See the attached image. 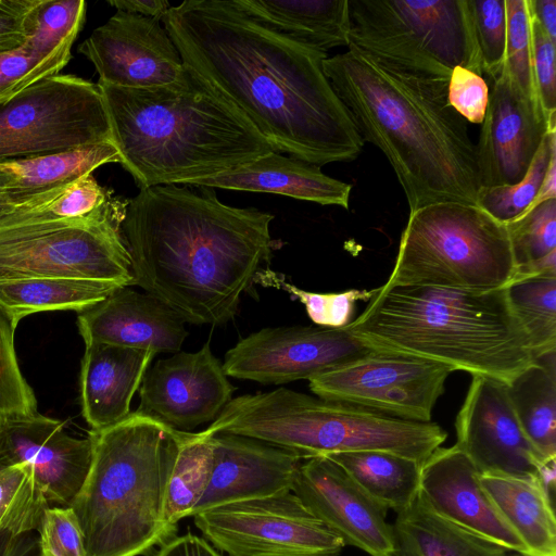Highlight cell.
<instances>
[{
  "instance_id": "obj_1",
  "label": "cell",
  "mask_w": 556,
  "mask_h": 556,
  "mask_svg": "<svg viewBox=\"0 0 556 556\" xmlns=\"http://www.w3.org/2000/svg\"><path fill=\"white\" fill-rule=\"evenodd\" d=\"M162 24L184 64L276 152L319 167L361 154L365 142L324 74L327 53L268 28L236 0H186Z\"/></svg>"
},
{
  "instance_id": "obj_2",
  "label": "cell",
  "mask_w": 556,
  "mask_h": 556,
  "mask_svg": "<svg viewBox=\"0 0 556 556\" xmlns=\"http://www.w3.org/2000/svg\"><path fill=\"white\" fill-rule=\"evenodd\" d=\"M161 185L129 200L122 232L132 286L185 323L224 325L273 256L275 216L220 202L213 188Z\"/></svg>"
},
{
  "instance_id": "obj_3",
  "label": "cell",
  "mask_w": 556,
  "mask_h": 556,
  "mask_svg": "<svg viewBox=\"0 0 556 556\" xmlns=\"http://www.w3.org/2000/svg\"><path fill=\"white\" fill-rule=\"evenodd\" d=\"M323 62L364 142L388 159L409 212L445 201L477 205L476 144L448 103V79L401 70L350 43Z\"/></svg>"
},
{
  "instance_id": "obj_4",
  "label": "cell",
  "mask_w": 556,
  "mask_h": 556,
  "mask_svg": "<svg viewBox=\"0 0 556 556\" xmlns=\"http://www.w3.org/2000/svg\"><path fill=\"white\" fill-rule=\"evenodd\" d=\"M187 70L182 83L157 88L97 83L111 141L140 190L186 185L276 152L233 104Z\"/></svg>"
},
{
  "instance_id": "obj_5",
  "label": "cell",
  "mask_w": 556,
  "mask_h": 556,
  "mask_svg": "<svg viewBox=\"0 0 556 556\" xmlns=\"http://www.w3.org/2000/svg\"><path fill=\"white\" fill-rule=\"evenodd\" d=\"M345 328L377 351L433 361L506 384L538 358L506 288L382 286Z\"/></svg>"
},
{
  "instance_id": "obj_6",
  "label": "cell",
  "mask_w": 556,
  "mask_h": 556,
  "mask_svg": "<svg viewBox=\"0 0 556 556\" xmlns=\"http://www.w3.org/2000/svg\"><path fill=\"white\" fill-rule=\"evenodd\" d=\"M89 435V472L71 505L85 556L146 555L173 539L163 506L178 430L137 409Z\"/></svg>"
},
{
  "instance_id": "obj_7",
  "label": "cell",
  "mask_w": 556,
  "mask_h": 556,
  "mask_svg": "<svg viewBox=\"0 0 556 556\" xmlns=\"http://www.w3.org/2000/svg\"><path fill=\"white\" fill-rule=\"evenodd\" d=\"M202 431L250 437L292 451L302 459L374 450L421 464L447 438L432 421L392 417L283 387L232 399Z\"/></svg>"
},
{
  "instance_id": "obj_8",
  "label": "cell",
  "mask_w": 556,
  "mask_h": 556,
  "mask_svg": "<svg viewBox=\"0 0 556 556\" xmlns=\"http://www.w3.org/2000/svg\"><path fill=\"white\" fill-rule=\"evenodd\" d=\"M515 262L505 223L475 204L445 201L409 212L383 287L506 288Z\"/></svg>"
},
{
  "instance_id": "obj_9",
  "label": "cell",
  "mask_w": 556,
  "mask_h": 556,
  "mask_svg": "<svg viewBox=\"0 0 556 556\" xmlns=\"http://www.w3.org/2000/svg\"><path fill=\"white\" fill-rule=\"evenodd\" d=\"M129 200L111 197L87 216L61 218L49 204L0 220V281L70 277L132 286L122 225Z\"/></svg>"
},
{
  "instance_id": "obj_10",
  "label": "cell",
  "mask_w": 556,
  "mask_h": 556,
  "mask_svg": "<svg viewBox=\"0 0 556 556\" xmlns=\"http://www.w3.org/2000/svg\"><path fill=\"white\" fill-rule=\"evenodd\" d=\"M350 43L401 70L450 79L482 76L466 0H349Z\"/></svg>"
},
{
  "instance_id": "obj_11",
  "label": "cell",
  "mask_w": 556,
  "mask_h": 556,
  "mask_svg": "<svg viewBox=\"0 0 556 556\" xmlns=\"http://www.w3.org/2000/svg\"><path fill=\"white\" fill-rule=\"evenodd\" d=\"M111 141L98 84L58 74L0 103V162Z\"/></svg>"
},
{
  "instance_id": "obj_12",
  "label": "cell",
  "mask_w": 556,
  "mask_h": 556,
  "mask_svg": "<svg viewBox=\"0 0 556 556\" xmlns=\"http://www.w3.org/2000/svg\"><path fill=\"white\" fill-rule=\"evenodd\" d=\"M193 518L228 556H339L344 547L291 491L215 506Z\"/></svg>"
},
{
  "instance_id": "obj_13",
  "label": "cell",
  "mask_w": 556,
  "mask_h": 556,
  "mask_svg": "<svg viewBox=\"0 0 556 556\" xmlns=\"http://www.w3.org/2000/svg\"><path fill=\"white\" fill-rule=\"evenodd\" d=\"M453 368L380 352L308 380L318 397L406 420L429 422Z\"/></svg>"
},
{
  "instance_id": "obj_14",
  "label": "cell",
  "mask_w": 556,
  "mask_h": 556,
  "mask_svg": "<svg viewBox=\"0 0 556 556\" xmlns=\"http://www.w3.org/2000/svg\"><path fill=\"white\" fill-rule=\"evenodd\" d=\"M377 352L344 328L269 327L241 339L227 351L228 377L262 384L314 378Z\"/></svg>"
},
{
  "instance_id": "obj_15",
  "label": "cell",
  "mask_w": 556,
  "mask_h": 556,
  "mask_svg": "<svg viewBox=\"0 0 556 556\" xmlns=\"http://www.w3.org/2000/svg\"><path fill=\"white\" fill-rule=\"evenodd\" d=\"M455 429V445L480 475L539 479L554 497L555 460H545L525 435L506 383L472 376Z\"/></svg>"
},
{
  "instance_id": "obj_16",
  "label": "cell",
  "mask_w": 556,
  "mask_h": 556,
  "mask_svg": "<svg viewBox=\"0 0 556 556\" xmlns=\"http://www.w3.org/2000/svg\"><path fill=\"white\" fill-rule=\"evenodd\" d=\"M102 84L134 89L180 84L188 70L160 18L116 11L78 47Z\"/></svg>"
},
{
  "instance_id": "obj_17",
  "label": "cell",
  "mask_w": 556,
  "mask_h": 556,
  "mask_svg": "<svg viewBox=\"0 0 556 556\" xmlns=\"http://www.w3.org/2000/svg\"><path fill=\"white\" fill-rule=\"evenodd\" d=\"M233 392L223 364L206 342L198 352L175 353L148 369L139 388L138 409L188 431L214 421Z\"/></svg>"
},
{
  "instance_id": "obj_18",
  "label": "cell",
  "mask_w": 556,
  "mask_h": 556,
  "mask_svg": "<svg viewBox=\"0 0 556 556\" xmlns=\"http://www.w3.org/2000/svg\"><path fill=\"white\" fill-rule=\"evenodd\" d=\"M291 492L344 546L369 556H397L392 525L384 508L370 500L333 460H302Z\"/></svg>"
},
{
  "instance_id": "obj_19",
  "label": "cell",
  "mask_w": 556,
  "mask_h": 556,
  "mask_svg": "<svg viewBox=\"0 0 556 556\" xmlns=\"http://www.w3.org/2000/svg\"><path fill=\"white\" fill-rule=\"evenodd\" d=\"M90 435H70L64 422L39 414L0 416V467L29 465L49 504L71 507L89 472Z\"/></svg>"
},
{
  "instance_id": "obj_20",
  "label": "cell",
  "mask_w": 556,
  "mask_h": 556,
  "mask_svg": "<svg viewBox=\"0 0 556 556\" xmlns=\"http://www.w3.org/2000/svg\"><path fill=\"white\" fill-rule=\"evenodd\" d=\"M478 143L480 187L520 181L548 128L543 115L503 66L493 80Z\"/></svg>"
},
{
  "instance_id": "obj_21",
  "label": "cell",
  "mask_w": 556,
  "mask_h": 556,
  "mask_svg": "<svg viewBox=\"0 0 556 556\" xmlns=\"http://www.w3.org/2000/svg\"><path fill=\"white\" fill-rule=\"evenodd\" d=\"M417 498L439 517L508 552L527 551L480 483V472L457 446L438 447L422 464Z\"/></svg>"
},
{
  "instance_id": "obj_22",
  "label": "cell",
  "mask_w": 556,
  "mask_h": 556,
  "mask_svg": "<svg viewBox=\"0 0 556 556\" xmlns=\"http://www.w3.org/2000/svg\"><path fill=\"white\" fill-rule=\"evenodd\" d=\"M210 483L192 516L208 508L290 492L302 463L296 453L250 437L213 435Z\"/></svg>"
},
{
  "instance_id": "obj_23",
  "label": "cell",
  "mask_w": 556,
  "mask_h": 556,
  "mask_svg": "<svg viewBox=\"0 0 556 556\" xmlns=\"http://www.w3.org/2000/svg\"><path fill=\"white\" fill-rule=\"evenodd\" d=\"M86 343L178 353L188 331L181 317L159 299L122 287L77 315Z\"/></svg>"
},
{
  "instance_id": "obj_24",
  "label": "cell",
  "mask_w": 556,
  "mask_h": 556,
  "mask_svg": "<svg viewBox=\"0 0 556 556\" xmlns=\"http://www.w3.org/2000/svg\"><path fill=\"white\" fill-rule=\"evenodd\" d=\"M156 354L150 350L86 343L80 368L81 413L91 431L125 419Z\"/></svg>"
},
{
  "instance_id": "obj_25",
  "label": "cell",
  "mask_w": 556,
  "mask_h": 556,
  "mask_svg": "<svg viewBox=\"0 0 556 556\" xmlns=\"http://www.w3.org/2000/svg\"><path fill=\"white\" fill-rule=\"evenodd\" d=\"M236 191L265 192L349 210L352 185L324 174L319 166L270 152L226 173L188 181Z\"/></svg>"
},
{
  "instance_id": "obj_26",
  "label": "cell",
  "mask_w": 556,
  "mask_h": 556,
  "mask_svg": "<svg viewBox=\"0 0 556 556\" xmlns=\"http://www.w3.org/2000/svg\"><path fill=\"white\" fill-rule=\"evenodd\" d=\"M268 28L327 53L350 45L349 0H236Z\"/></svg>"
},
{
  "instance_id": "obj_27",
  "label": "cell",
  "mask_w": 556,
  "mask_h": 556,
  "mask_svg": "<svg viewBox=\"0 0 556 556\" xmlns=\"http://www.w3.org/2000/svg\"><path fill=\"white\" fill-rule=\"evenodd\" d=\"M480 483L527 556H556L554 497L541 480L480 475Z\"/></svg>"
},
{
  "instance_id": "obj_28",
  "label": "cell",
  "mask_w": 556,
  "mask_h": 556,
  "mask_svg": "<svg viewBox=\"0 0 556 556\" xmlns=\"http://www.w3.org/2000/svg\"><path fill=\"white\" fill-rule=\"evenodd\" d=\"M397 556H505L508 551L439 517L418 498L392 525Z\"/></svg>"
},
{
  "instance_id": "obj_29",
  "label": "cell",
  "mask_w": 556,
  "mask_h": 556,
  "mask_svg": "<svg viewBox=\"0 0 556 556\" xmlns=\"http://www.w3.org/2000/svg\"><path fill=\"white\" fill-rule=\"evenodd\" d=\"M386 510L400 513L418 495L421 463L386 451H355L326 455Z\"/></svg>"
},
{
  "instance_id": "obj_30",
  "label": "cell",
  "mask_w": 556,
  "mask_h": 556,
  "mask_svg": "<svg viewBox=\"0 0 556 556\" xmlns=\"http://www.w3.org/2000/svg\"><path fill=\"white\" fill-rule=\"evenodd\" d=\"M122 288L108 281L46 277L0 281V311L17 327L26 316L48 311L77 313Z\"/></svg>"
},
{
  "instance_id": "obj_31",
  "label": "cell",
  "mask_w": 556,
  "mask_h": 556,
  "mask_svg": "<svg viewBox=\"0 0 556 556\" xmlns=\"http://www.w3.org/2000/svg\"><path fill=\"white\" fill-rule=\"evenodd\" d=\"M556 352L539 357L506 384L518 422L536 452L556 460Z\"/></svg>"
},
{
  "instance_id": "obj_32",
  "label": "cell",
  "mask_w": 556,
  "mask_h": 556,
  "mask_svg": "<svg viewBox=\"0 0 556 556\" xmlns=\"http://www.w3.org/2000/svg\"><path fill=\"white\" fill-rule=\"evenodd\" d=\"M108 163H119L112 141L0 162L13 190L35 193L67 186Z\"/></svg>"
},
{
  "instance_id": "obj_33",
  "label": "cell",
  "mask_w": 556,
  "mask_h": 556,
  "mask_svg": "<svg viewBox=\"0 0 556 556\" xmlns=\"http://www.w3.org/2000/svg\"><path fill=\"white\" fill-rule=\"evenodd\" d=\"M214 465L213 435L178 430L177 448L167 478L163 523L174 538L177 523L192 513L203 496Z\"/></svg>"
},
{
  "instance_id": "obj_34",
  "label": "cell",
  "mask_w": 556,
  "mask_h": 556,
  "mask_svg": "<svg viewBox=\"0 0 556 556\" xmlns=\"http://www.w3.org/2000/svg\"><path fill=\"white\" fill-rule=\"evenodd\" d=\"M506 226L515 262L510 282L556 275V199L536 204Z\"/></svg>"
},
{
  "instance_id": "obj_35",
  "label": "cell",
  "mask_w": 556,
  "mask_h": 556,
  "mask_svg": "<svg viewBox=\"0 0 556 556\" xmlns=\"http://www.w3.org/2000/svg\"><path fill=\"white\" fill-rule=\"evenodd\" d=\"M506 292L536 357L556 352V275L513 281Z\"/></svg>"
},
{
  "instance_id": "obj_36",
  "label": "cell",
  "mask_w": 556,
  "mask_h": 556,
  "mask_svg": "<svg viewBox=\"0 0 556 556\" xmlns=\"http://www.w3.org/2000/svg\"><path fill=\"white\" fill-rule=\"evenodd\" d=\"M49 506L29 465L0 467V531L12 535L37 532Z\"/></svg>"
},
{
  "instance_id": "obj_37",
  "label": "cell",
  "mask_w": 556,
  "mask_h": 556,
  "mask_svg": "<svg viewBox=\"0 0 556 556\" xmlns=\"http://www.w3.org/2000/svg\"><path fill=\"white\" fill-rule=\"evenodd\" d=\"M556 154V128L548 129L525 175L511 186L480 187L477 205L502 223H509L525 213L538 197L548 168Z\"/></svg>"
},
{
  "instance_id": "obj_38",
  "label": "cell",
  "mask_w": 556,
  "mask_h": 556,
  "mask_svg": "<svg viewBox=\"0 0 556 556\" xmlns=\"http://www.w3.org/2000/svg\"><path fill=\"white\" fill-rule=\"evenodd\" d=\"M86 7L84 0H41L23 47L36 56L46 58L73 46L84 25Z\"/></svg>"
},
{
  "instance_id": "obj_39",
  "label": "cell",
  "mask_w": 556,
  "mask_h": 556,
  "mask_svg": "<svg viewBox=\"0 0 556 556\" xmlns=\"http://www.w3.org/2000/svg\"><path fill=\"white\" fill-rule=\"evenodd\" d=\"M256 283L281 289L298 299L305 306L312 321L326 328L346 327L352 321L356 302L370 301L378 290L377 288L372 290L352 289L337 293L311 292L298 288L265 268L260 271Z\"/></svg>"
},
{
  "instance_id": "obj_40",
  "label": "cell",
  "mask_w": 556,
  "mask_h": 556,
  "mask_svg": "<svg viewBox=\"0 0 556 556\" xmlns=\"http://www.w3.org/2000/svg\"><path fill=\"white\" fill-rule=\"evenodd\" d=\"M482 74L493 80L505 58V0H466Z\"/></svg>"
},
{
  "instance_id": "obj_41",
  "label": "cell",
  "mask_w": 556,
  "mask_h": 556,
  "mask_svg": "<svg viewBox=\"0 0 556 556\" xmlns=\"http://www.w3.org/2000/svg\"><path fill=\"white\" fill-rule=\"evenodd\" d=\"M72 47L39 58L24 47L0 55V98L9 100L25 88L61 71L72 59Z\"/></svg>"
},
{
  "instance_id": "obj_42",
  "label": "cell",
  "mask_w": 556,
  "mask_h": 556,
  "mask_svg": "<svg viewBox=\"0 0 556 556\" xmlns=\"http://www.w3.org/2000/svg\"><path fill=\"white\" fill-rule=\"evenodd\" d=\"M15 329L9 317L0 311V416L37 412L35 393L17 362Z\"/></svg>"
},
{
  "instance_id": "obj_43",
  "label": "cell",
  "mask_w": 556,
  "mask_h": 556,
  "mask_svg": "<svg viewBox=\"0 0 556 556\" xmlns=\"http://www.w3.org/2000/svg\"><path fill=\"white\" fill-rule=\"evenodd\" d=\"M505 10L506 46L503 66L539 109L532 78L528 0H505Z\"/></svg>"
},
{
  "instance_id": "obj_44",
  "label": "cell",
  "mask_w": 556,
  "mask_h": 556,
  "mask_svg": "<svg viewBox=\"0 0 556 556\" xmlns=\"http://www.w3.org/2000/svg\"><path fill=\"white\" fill-rule=\"evenodd\" d=\"M530 36L532 78L536 103L548 128H556V43L546 36L531 12Z\"/></svg>"
},
{
  "instance_id": "obj_45",
  "label": "cell",
  "mask_w": 556,
  "mask_h": 556,
  "mask_svg": "<svg viewBox=\"0 0 556 556\" xmlns=\"http://www.w3.org/2000/svg\"><path fill=\"white\" fill-rule=\"evenodd\" d=\"M37 533L40 556H85L83 531L72 507L49 506Z\"/></svg>"
},
{
  "instance_id": "obj_46",
  "label": "cell",
  "mask_w": 556,
  "mask_h": 556,
  "mask_svg": "<svg viewBox=\"0 0 556 556\" xmlns=\"http://www.w3.org/2000/svg\"><path fill=\"white\" fill-rule=\"evenodd\" d=\"M447 100L467 123L481 124L488 106L489 87L482 76L456 66L448 79Z\"/></svg>"
},
{
  "instance_id": "obj_47",
  "label": "cell",
  "mask_w": 556,
  "mask_h": 556,
  "mask_svg": "<svg viewBox=\"0 0 556 556\" xmlns=\"http://www.w3.org/2000/svg\"><path fill=\"white\" fill-rule=\"evenodd\" d=\"M111 197L112 191L100 186L92 174H88L70 184L48 208L56 217L78 218L94 212Z\"/></svg>"
},
{
  "instance_id": "obj_48",
  "label": "cell",
  "mask_w": 556,
  "mask_h": 556,
  "mask_svg": "<svg viewBox=\"0 0 556 556\" xmlns=\"http://www.w3.org/2000/svg\"><path fill=\"white\" fill-rule=\"evenodd\" d=\"M41 0H0V55L23 47Z\"/></svg>"
},
{
  "instance_id": "obj_49",
  "label": "cell",
  "mask_w": 556,
  "mask_h": 556,
  "mask_svg": "<svg viewBox=\"0 0 556 556\" xmlns=\"http://www.w3.org/2000/svg\"><path fill=\"white\" fill-rule=\"evenodd\" d=\"M67 186L35 193L15 191L11 188L7 174L0 168V220L13 214L51 203Z\"/></svg>"
},
{
  "instance_id": "obj_50",
  "label": "cell",
  "mask_w": 556,
  "mask_h": 556,
  "mask_svg": "<svg viewBox=\"0 0 556 556\" xmlns=\"http://www.w3.org/2000/svg\"><path fill=\"white\" fill-rule=\"evenodd\" d=\"M155 556H223L206 540L188 532L161 545Z\"/></svg>"
},
{
  "instance_id": "obj_51",
  "label": "cell",
  "mask_w": 556,
  "mask_h": 556,
  "mask_svg": "<svg viewBox=\"0 0 556 556\" xmlns=\"http://www.w3.org/2000/svg\"><path fill=\"white\" fill-rule=\"evenodd\" d=\"M108 3L118 11L155 17L161 21L170 8L166 0H110Z\"/></svg>"
},
{
  "instance_id": "obj_52",
  "label": "cell",
  "mask_w": 556,
  "mask_h": 556,
  "mask_svg": "<svg viewBox=\"0 0 556 556\" xmlns=\"http://www.w3.org/2000/svg\"><path fill=\"white\" fill-rule=\"evenodd\" d=\"M528 5L533 18L556 43V0H528Z\"/></svg>"
},
{
  "instance_id": "obj_53",
  "label": "cell",
  "mask_w": 556,
  "mask_h": 556,
  "mask_svg": "<svg viewBox=\"0 0 556 556\" xmlns=\"http://www.w3.org/2000/svg\"><path fill=\"white\" fill-rule=\"evenodd\" d=\"M35 532L13 535L0 556H40L38 535Z\"/></svg>"
},
{
  "instance_id": "obj_54",
  "label": "cell",
  "mask_w": 556,
  "mask_h": 556,
  "mask_svg": "<svg viewBox=\"0 0 556 556\" xmlns=\"http://www.w3.org/2000/svg\"><path fill=\"white\" fill-rule=\"evenodd\" d=\"M13 535L5 531H0V554L4 551Z\"/></svg>"
},
{
  "instance_id": "obj_55",
  "label": "cell",
  "mask_w": 556,
  "mask_h": 556,
  "mask_svg": "<svg viewBox=\"0 0 556 556\" xmlns=\"http://www.w3.org/2000/svg\"><path fill=\"white\" fill-rule=\"evenodd\" d=\"M505 556H522L518 553L508 552Z\"/></svg>"
},
{
  "instance_id": "obj_56",
  "label": "cell",
  "mask_w": 556,
  "mask_h": 556,
  "mask_svg": "<svg viewBox=\"0 0 556 556\" xmlns=\"http://www.w3.org/2000/svg\"><path fill=\"white\" fill-rule=\"evenodd\" d=\"M5 101H8V100H4V99L0 98V103H3Z\"/></svg>"
}]
</instances>
